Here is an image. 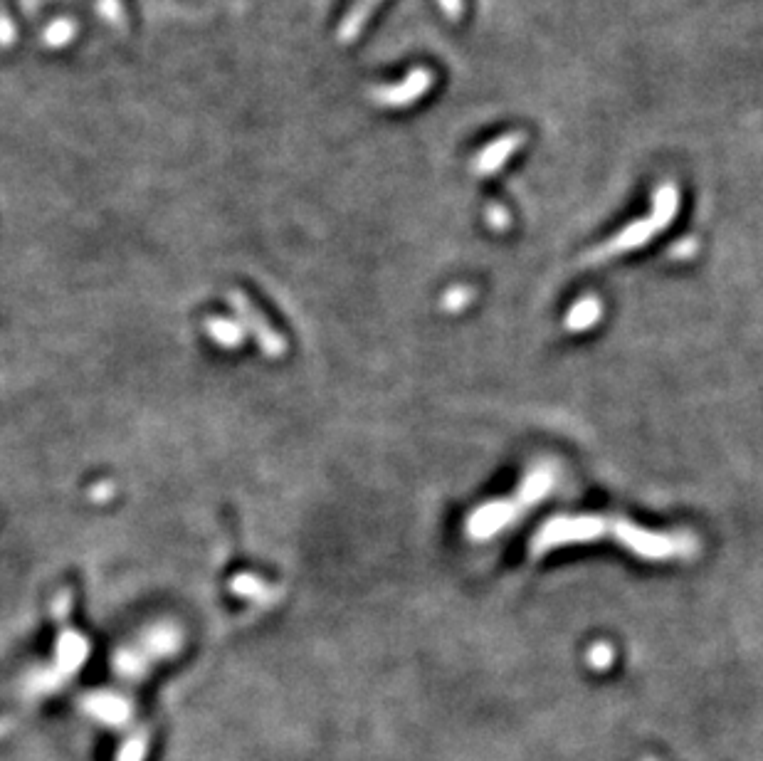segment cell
<instances>
[{
  "instance_id": "cell-1",
  "label": "cell",
  "mask_w": 763,
  "mask_h": 761,
  "mask_svg": "<svg viewBox=\"0 0 763 761\" xmlns=\"http://www.w3.org/2000/svg\"><path fill=\"white\" fill-rule=\"evenodd\" d=\"M608 534H613L618 544H623L625 549L643 556V559H684V556H692L694 549H697V542L689 534L650 532V529L633 524L630 519L625 522V519L588 514V517H559L546 527H541L534 542H531V554L539 556L544 551L563 547V544L593 542V539L608 537Z\"/></svg>"
},
{
  "instance_id": "cell-2",
  "label": "cell",
  "mask_w": 763,
  "mask_h": 761,
  "mask_svg": "<svg viewBox=\"0 0 763 761\" xmlns=\"http://www.w3.org/2000/svg\"><path fill=\"white\" fill-rule=\"evenodd\" d=\"M554 485V477L546 467H536L529 477L524 480V485L519 487L517 495L512 500H499L494 505H484L477 509L475 514L470 517V524H467V532L472 534L475 539H487L492 534L502 532L507 524H512L519 514L526 512L546 495Z\"/></svg>"
},
{
  "instance_id": "cell-3",
  "label": "cell",
  "mask_w": 763,
  "mask_h": 761,
  "mask_svg": "<svg viewBox=\"0 0 763 761\" xmlns=\"http://www.w3.org/2000/svg\"><path fill=\"white\" fill-rule=\"evenodd\" d=\"M677 206H680V196H677L675 188L662 186L655 196V211H652L650 218H643L638 220V223L630 225V228H625L623 233L615 235L613 240H608V243L601 245V248L593 250L586 260L601 262L605 260V257H615L620 253H628V250L640 248V245L655 238V235L660 233V230L665 228L672 218H675Z\"/></svg>"
},
{
  "instance_id": "cell-4",
  "label": "cell",
  "mask_w": 763,
  "mask_h": 761,
  "mask_svg": "<svg viewBox=\"0 0 763 761\" xmlns=\"http://www.w3.org/2000/svg\"><path fill=\"white\" fill-rule=\"evenodd\" d=\"M228 302H230V307H233V312L240 317L242 329L255 337L257 346L262 349V354L272 356V359H280V356H284V351H287L284 337L280 332H277L275 327H272L270 322H267L265 314H262L260 309L255 307V302H252V299L247 297L245 292L230 290Z\"/></svg>"
},
{
  "instance_id": "cell-5",
  "label": "cell",
  "mask_w": 763,
  "mask_h": 761,
  "mask_svg": "<svg viewBox=\"0 0 763 761\" xmlns=\"http://www.w3.org/2000/svg\"><path fill=\"white\" fill-rule=\"evenodd\" d=\"M430 85H433V75H430L428 70H415L410 72L403 82H398V85L376 87L371 92V99L376 104H381V107L401 109L405 107V104L423 97V94L430 89Z\"/></svg>"
},
{
  "instance_id": "cell-6",
  "label": "cell",
  "mask_w": 763,
  "mask_h": 761,
  "mask_svg": "<svg viewBox=\"0 0 763 761\" xmlns=\"http://www.w3.org/2000/svg\"><path fill=\"white\" fill-rule=\"evenodd\" d=\"M89 658V640L82 633L65 628L57 640V653H55V673L60 680L65 677L80 673L82 665Z\"/></svg>"
},
{
  "instance_id": "cell-7",
  "label": "cell",
  "mask_w": 763,
  "mask_h": 761,
  "mask_svg": "<svg viewBox=\"0 0 763 761\" xmlns=\"http://www.w3.org/2000/svg\"><path fill=\"white\" fill-rule=\"evenodd\" d=\"M84 710L92 717H97L99 722L114 724V727H121L131 717L129 702L124 697L112 695V692H97V695L84 697Z\"/></svg>"
},
{
  "instance_id": "cell-8",
  "label": "cell",
  "mask_w": 763,
  "mask_h": 761,
  "mask_svg": "<svg viewBox=\"0 0 763 761\" xmlns=\"http://www.w3.org/2000/svg\"><path fill=\"white\" fill-rule=\"evenodd\" d=\"M230 591H233L235 596L245 598V601L265 603V606L275 603L282 593L277 586H272L270 581H265L257 574H247V571H242V574L230 579Z\"/></svg>"
},
{
  "instance_id": "cell-9",
  "label": "cell",
  "mask_w": 763,
  "mask_h": 761,
  "mask_svg": "<svg viewBox=\"0 0 763 761\" xmlns=\"http://www.w3.org/2000/svg\"><path fill=\"white\" fill-rule=\"evenodd\" d=\"M522 141H524L522 134H509V136H502V139H497L492 146H487V149L477 154L475 171L480 173V176H489V173L499 171V166H502L504 161H507L509 156L519 149Z\"/></svg>"
},
{
  "instance_id": "cell-10",
  "label": "cell",
  "mask_w": 763,
  "mask_h": 761,
  "mask_svg": "<svg viewBox=\"0 0 763 761\" xmlns=\"http://www.w3.org/2000/svg\"><path fill=\"white\" fill-rule=\"evenodd\" d=\"M203 329L205 334H208V339L215 341V344L225 351L242 349V344H245V337H247L242 324L230 317H208L205 319Z\"/></svg>"
},
{
  "instance_id": "cell-11",
  "label": "cell",
  "mask_w": 763,
  "mask_h": 761,
  "mask_svg": "<svg viewBox=\"0 0 763 761\" xmlns=\"http://www.w3.org/2000/svg\"><path fill=\"white\" fill-rule=\"evenodd\" d=\"M378 3H381V0H359V3L344 15V20H341L339 30H336V40H339V43H351V40L359 38L363 25L371 20Z\"/></svg>"
},
{
  "instance_id": "cell-12",
  "label": "cell",
  "mask_w": 763,
  "mask_h": 761,
  "mask_svg": "<svg viewBox=\"0 0 763 761\" xmlns=\"http://www.w3.org/2000/svg\"><path fill=\"white\" fill-rule=\"evenodd\" d=\"M77 35H80V25H77V20L62 15V18L50 20L47 28L42 30V45L50 47V50H62V47L70 45Z\"/></svg>"
},
{
  "instance_id": "cell-13",
  "label": "cell",
  "mask_w": 763,
  "mask_h": 761,
  "mask_svg": "<svg viewBox=\"0 0 763 761\" xmlns=\"http://www.w3.org/2000/svg\"><path fill=\"white\" fill-rule=\"evenodd\" d=\"M598 314H601V304H598L596 299H581V302H578L576 307H573V312L568 314L566 327L568 329H586V327H591V324L598 319Z\"/></svg>"
},
{
  "instance_id": "cell-14",
  "label": "cell",
  "mask_w": 763,
  "mask_h": 761,
  "mask_svg": "<svg viewBox=\"0 0 763 761\" xmlns=\"http://www.w3.org/2000/svg\"><path fill=\"white\" fill-rule=\"evenodd\" d=\"M146 749H149V732H146V729H139V732L131 734V737L126 739L124 747L119 749L117 761H144Z\"/></svg>"
},
{
  "instance_id": "cell-15",
  "label": "cell",
  "mask_w": 763,
  "mask_h": 761,
  "mask_svg": "<svg viewBox=\"0 0 763 761\" xmlns=\"http://www.w3.org/2000/svg\"><path fill=\"white\" fill-rule=\"evenodd\" d=\"M97 15L109 25L124 23V5L121 0H97Z\"/></svg>"
},
{
  "instance_id": "cell-16",
  "label": "cell",
  "mask_w": 763,
  "mask_h": 761,
  "mask_svg": "<svg viewBox=\"0 0 763 761\" xmlns=\"http://www.w3.org/2000/svg\"><path fill=\"white\" fill-rule=\"evenodd\" d=\"M18 40V25L5 10H0V47H10Z\"/></svg>"
},
{
  "instance_id": "cell-17",
  "label": "cell",
  "mask_w": 763,
  "mask_h": 761,
  "mask_svg": "<svg viewBox=\"0 0 763 761\" xmlns=\"http://www.w3.org/2000/svg\"><path fill=\"white\" fill-rule=\"evenodd\" d=\"M72 598H75V593L70 589H65L60 596H55V603H52V616H55V621H67V616H70L72 611Z\"/></svg>"
},
{
  "instance_id": "cell-18",
  "label": "cell",
  "mask_w": 763,
  "mask_h": 761,
  "mask_svg": "<svg viewBox=\"0 0 763 761\" xmlns=\"http://www.w3.org/2000/svg\"><path fill=\"white\" fill-rule=\"evenodd\" d=\"M114 495H117V487H114V482H109V480L97 482V485L89 490V497H92L94 502H99V505H102V502H109Z\"/></svg>"
},
{
  "instance_id": "cell-19",
  "label": "cell",
  "mask_w": 763,
  "mask_h": 761,
  "mask_svg": "<svg viewBox=\"0 0 763 761\" xmlns=\"http://www.w3.org/2000/svg\"><path fill=\"white\" fill-rule=\"evenodd\" d=\"M591 658H593V665H596V668H608V665H610V650L605 648V645H598V648L591 653Z\"/></svg>"
},
{
  "instance_id": "cell-20",
  "label": "cell",
  "mask_w": 763,
  "mask_h": 761,
  "mask_svg": "<svg viewBox=\"0 0 763 761\" xmlns=\"http://www.w3.org/2000/svg\"><path fill=\"white\" fill-rule=\"evenodd\" d=\"M442 8H445V13L450 15V18H457L462 10V0H440Z\"/></svg>"
}]
</instances>
